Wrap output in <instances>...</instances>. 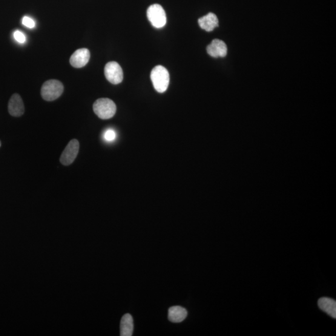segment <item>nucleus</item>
<instances>
[{
  "mask_svg": "<svg viewBox=\"0 0 336 336\" xmlns=\"http://www.w3.org/2000/svg\"><path fill=\"white\" fill-rule=\"evenodd\" d=\"M22 24L28 28H34L36 25L33 19L31 18L29 16L24 17V18L22 19Z\"/></svg>",
  "mask_w": 336,
  "mask_h": 336,
  "instance_id": "16",
  "label": "nucleus"
},
{
  "mask_svg": "<svg viewBox=\"0 0 336 336\" xmlns=\"http://www.w3.org/2000/svg\"><path fill=\"white\" fill-rule=\"evenodd\" d=\"M79 143L78 140H72L62 152L60 162L64 166L71 165L76 160L79 153Z\"/></svg>",
  "mask_w": 336,
  "mask_h": 336,
  "instance_id": "6",
  "label": "nucleus"
},
{
  "mask_svg": "<svg viewBox=\"0 0 336 336\" xmlns=\"http://www.w3.org/2000/svg\"><path fill=\"white\" fill-rule=\"evenodd\" d=\"M91 53L87 49L82 48L75 51L70 58V63L75 68H81L87 65L90 59Z\"/></svg>",
  "mask_w": 336,
  "mask_h": 336,
  "instance_id": "7",
  "label": "nucleus"
},
{
  "mask_svg": "<svg viewBox=\"0 0 336 336\" xmlns=\"http://www.w3.org/2000/svg\"><path fill=\"white\" fill-rule=\"evenodd\" d=\"M207 52L211 57H224L228 54V47L225 42L215 39L207 47Z\"/></svg>",
  "mask_w": 336,
  "mask_h": 336,
  "instance_id": "9",
  "label": "nucleus"
},
{
  "mask_svg": "<svg viewBox=\"0 0 336 336\" xmlns=\"http://www.w3.org/2000/svg\"><path fill=\"white\" fill-rule=\"evenodd\" d=\"M93 109L95 114L103 120L111 119L117 111L116 103L107 98L97 100L94 103Z\"/></svg>",
  "mask_w": 336,
  "mask_h": 336,
  "instance_id": "2",
  "label": "nucleus"
},
{
  "mask_svg": "<svg viewBox=\"0 0 336 336\" xmlns=\"http://www.w3.org/2000/svg\"><path fill=\"white\" fill-rule=\"evenodd\" d=\"M116 132L112 130V129H108V130L105 132L104 136H103L105 140L108 142H113V141L116 140Z\"/></svg>",
  "mask_w": 336,
  "mask_h": 336,
  "instance_id": "14",
  "label": "nucleus"
},
{
  "mask_svg": "<svg viewBox=\"0 0 336 336\" xmlns=\"http://www.w3.org/2000/svg\"><path fill=\"white\" fill-rule=\"evenodd\" d=\"M318 306L330 317L336 318V301L333 299L324 297L318 300Z\"/></svg>",
  "mask_w": 336,
  "mask_h": 336,
  "instance_id": "11",
  "label": "nucleus"
},
{
  "mask_svg": "<svg viewBox=\"0 0 336 336\" xmlns=\"http://www.w3.org/2000/svg\"><path fill=\"white\" fill-rule=\"evenodd\" d=\"M105 76L111 84L117 85L122 82L123 79V70L117 62H109L106 64L104 70Z\"/></svg>",
  "mask_w": 336,
  "mask_h": 336,
  "instance_id": "5",
  "label": "nucleus"
},
{
  "mask_svg": "<svg viewBox=\"0 0 336 336\" xmlns=\"http://www.w3.org/2000/svg\"><path fill=\"white\" fill-rule=\"evenodd\" d=\"M133 320L131 315L126 314L122 318L120 322V335L131 336L133 332Z\"/></svg>",
  "mask_w": 336,
  "mask_h": 336,
  "instance_id": "13",
  "label": "nucleus"
},
{
  "mask_svg": "<svg viewBox=\"0 0 336 336\" xmlns=\"http://www.w3.org/2000/svg\"><path fill=\"white\" fill-rule=\"evenodd\" d=\"M13 36L16 41L19 43H21V44H24L27 41L25 34L23 33L21 31L18 30L14 31Z\"/></svg>",
  "mask_w": 336,
  "mask_h": 336,
  "instance_id": "15",
  "label": "nucleus"
},
{
  "mask_svg": "<svg viewBox=\"0 0 336 336\" xmlns=\"http://www.w3.org/2000/svg\"><path fill=\"white\" fill-rule=\"evenodd\" d=\"M147 16L152 25L156 28H162L166 24V14L162 6L151 5L147 10Z\"/></svg>",
  "mask_w": 336,
  "mask_h": 336,
  "instance_id": "4",
  "label": "nucleus"
},
{
  "mask_svg": "<svg viewBox=\"0 0 336 336\" xmlns=\"http://www.w3.org/2000/svg\"><path fill=\"white\" fill-rule=\"evenodd\" d=\"M1 145H2V143L1 142H0V146H1Z\"/></svg>",
  "mask_w": 336,
  "mask_h": 336,
  "instance_id": "17",
  "label": "nucleus"
},
{
  "mask_svg": "<svg viewBox=\"0 0 336 336\" xmlns=\"http://www.w3.org/2000/svg\"><path fill=\"white\" fill-rule=\"evenodd\" d=\"M199 25L203 30L211 32L219 26V20L215 14L209 13L198 20Z\"/></svg>",
  "mask_w": 336,
  "mask_h": 336,
  "instance_id": "10",
  "label": "nucleus"
},
{
  "mask_svg": "<svg viewBox=\"0 0 336 336\" xmlns=\"http://www.w3.org/2000/svg\"><path fill=\"white\" fill-rule=\"evenodd\" d=\"M151 79L155 90L163 93L167 90L169 84V74L165 67L157 65L151 73Z\"/></svg>",
  "mask_w": 336,
  "mask_h": 336,
  "instance_id": "1",
  "label": "nucleus"
},
{
  "mask_svg": "<svg viewBox=\"0 0 336 336\" xmlns=\"http://www.w3.org/2000/svg\"><path fill=\"white\" fill-rule=\"evenodd\" d=\"M188 311L181 306H173L168 310V319L172 323H179L185 320Z\"/></svg>",
  "mask_w": 336,
  "mask_h": 336,
  "instance_id": "12",
  "label": "nucleus"
},
{
  "mask_svg": "<svg viewBox=\"0 0 336 336\" xmlns=\"http://www.w3.org/2000/svg\"><path fill=\"white\" fill-rule=\"evenodd\" d=\"M64 91V86L57 80H50L42 85L41 94L42 99L51 102L58 99Z\"/></svg>",
  "mask_w": 336,
  "mask_h": 336,
  "instance_id": "3",
  "label": "nucleus"
},
{
  "mask_svg": "<svg viewBox=\"0 0 336 336\" xmlns=\"http://www.w3.org/2000/svg\"><path fill=\"white\" fill-rule=\"evenodd\" d=\"M8 111L11 116L19 117L25 113V106L21 96L14 94L11 96L8 103Z\"/></svg>",
  "mask_w": 336,
  "mask_h": 336,
  "instance_id": "8",
  "label": "nucleus"
}]
</instances>
